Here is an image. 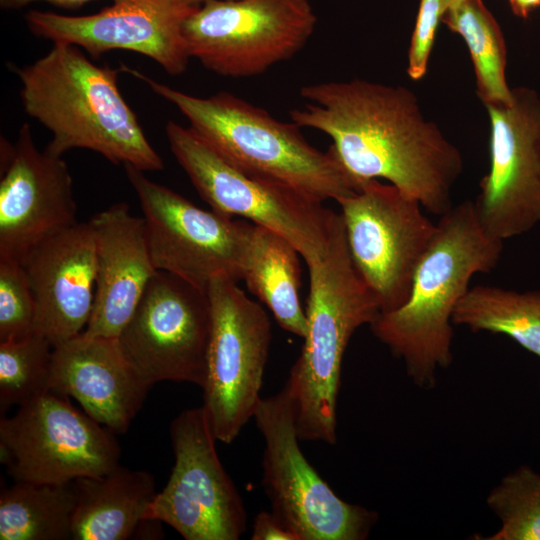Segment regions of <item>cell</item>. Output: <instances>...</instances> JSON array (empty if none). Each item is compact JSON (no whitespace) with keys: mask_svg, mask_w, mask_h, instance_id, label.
Instances as JSON below:
<instances>
[{"mask_svg":"<svg viewBox=\"0 0 540 540\" xmlns=\"http://www.w3.org/2000/svg\"><path fill=\"white\" fill-rule=\"evenodd\" d=\"M35 301V331L54 346L81 334L92 315L97 253L92 227L77 222L35 247L22 263Z\"/></svg>","mask_w":540,"mask_h":540,"instance_id":"18","label":"cell"},{"mask_svg":"<svg viewBox=\"0 0 540 540\" xmlns=\"http://www.w3.org/2000/svg\"><path fill=\"white\" fill-rule=\"evenodd\" d=\"M175 462L144 519L174 528L186 540H238L247 512L224 469L203 407L186 409L170 425Z\"/></svg>","mask_w":540,"mask_h":540,"instance_id":"13","label":"cell"},{"mask_svg":"<svg viewBox=\"0 0 540 540\" xmlns=\"http://www.w3.org/2000/svg\"><path fill=\"white\" fill-rule=\"evenodd\" d=\"M10 69L21 84L24 111L52 134L48 153L62 157L87 149L114 165L144 172L164 168L119 90L121 67L97 65L79 47L59 43L34 62Z\"/></svg>","mask_w":540,"mask_h":540,"instance_id":"2","label":"cell"},{"mask_svg":"<svg viewBox=\"0 0 540 540\" xmlns=\"http://www.w3.org/2000/svg\"><path fill=\"white\" fill-rule=\"evenodd\" d=\"M188 1H190L194 5L199 6V5H201V4H203V3L207 2V1H210V0H188Z\"/></svg>","mask_w":540,"mask_h":540,"instance_id":"34","label":"cell"},{"mask_svg":"<svg viewBox=\"0 0 540 540\" xmlns=\"http://www.w3.org/2000/svg\"><path fill=\"white\" fill-rule=\"evenodd\" d=\"M452 323L473 332L505 334L540 358V290L470 287L457 304Z\"/></svg>","mask_w":540,"mask_h":540,"instance_id":"24","label":"cell"},{"mask_svg":"<svg viewBox=\"0 0 540 540\" xmlns=\"http://www.w3.org/2000/svg\"><path fill=\"white\" fill-rule=\"evenodd\" d=\"M53 345L34 331L0 342V410L21 405L49 390Z\"/></svg>","mask_w":540,"mask_h":540,"instance_id":"26","label":"cell"},{"mask_svg":"<svg viewBox=\"0 0 540 540\" xmlns=\"http://www.w3.org/2000/svg\"><path fill=\"white\" fill-rule=\"evenodd\" d=\"M152 386L124 355L118 339L81 333L53 347L49 388L72 397L115 434H124Z\"/></svg>","mask_w":540,"mask_h":540,"instance_id":"19","label":"cell"},{"mask_svg":"<svg viewBox=\"0 0 540 540\" xmlns=\"http://www.w3.org/2000/svg\"><path fill=\"white\" fill-rule=\"evenodd\" d=\"M308 269L307 333L284 387L300 440L334 444L345 349L354 332L381 310L353 264L340 213L327 252Z\"/></svg>","mask_w":540,"mask_h":540,"instance_id":"5","label":"cell"},{"mask_svg":"<svg viewBox=\"0 0 540 540\" xmlns=\"http://www.w3.org/2000/svg\"><path fill=\"white\" fill-rule=\"evenodd\" d=\"M237 283L218 275L207 290L212 330L202 407L217 441L225 444L255 415L272 338L266 311Z\"/></svg>","mask_w":540,"mask_h":540,"instance_id":"10","label":"cell"},{"mask_svg":"<svg viewBox=\"0 0 540 540\" xmlns=\"http://www.w3.org/2000/svg\"><path fill=\"white\" fill-rule=\"evenodd\" d=\"M353 264L381 312L407 300L417 266L436 231L413 197L371 179L336 201Z\"/></svg>","mask_w":540,"mask_h":540,"instance_id":"11","label":"cell"},{"mask_svg":"<svg viewBox=\"0 0 540 540\" xmlns=\"http://www.w3.org/2000/svg\"><path fill=\"white\" fill-rule=\"evenodd\" d=\"M170 151L200 197L215 212L240 216L290 242L307 266L327 252L339 214L323 203L237 168L190 126H165Z\"/></svg>","mask_w":540,"mask_h":540,"instance_id":"6","label":"cell"},{"mask_svg":"<svg viewBox=\"0 0 540 540\" xmlns=\"http://www.w3.org/2000/svg\"><path fill=\"white\" fill-rule=\"evenodd\" d=\"M74 483L15 482L0 495V540H70Z\"/></svg>","mask_w":540,"mask_h":540,"instance_id":"23","label":"cell"},{"mask_svg":"<svg viewBox=\"0 0 540 540\" xmlns=\"http://www.w3.org/2000/svg\"><path fill=\"white\" fill-rule=\"evenodd\" d=\"M510 8L517 17L526 19L532 11L540 7V0H508Z\"/></svg>","mask_w":540,"mask_h":540,"instance_id":"32","label":"cell"},{"mask_svg":"<svg viewBox=\"0 0 540 540\" xmlns=\"http://www.w3.org/2000/svg\"><path fill=\"white\" fill-rule=\"evenodd\" d=\"M252 540H298L272 512H259L252 526Z\"/></svg>","mask_w":540,"mask_h":540,"instance_id":"30","label":"cell"},{"mask_svg":"<svg viewBox=\"0 0 540 540\" xmlns=\"http://www.w3.org/2000/svg\"><path fill=\"white\" fill-rule=\"evenodd\" d=\"M196 8L188 0H112L94 14L30 10L24 20L34 36L53 44L75 45L94 58L113 50L135 52L179 76L191 59L183 25Z\"/></svg>","mask_w":540,"mask_h":540,"instance_id":"16","label":"cell"},{"mask_svg":"<svg viewBox=\"0 0 540 540\" xmlns=\"http://www.w3.org/2000/svg\"><path fill=\"white\" fill-rule=\"evenodd\" d=\"M211 330L208 293L176 275L158 271L117 339L149 385L176 381L202 388Z\"/></svg>","mask_w":540,"mask_h":540,"instance_id":"14","label":"cell"},{"mask_svg":"<svg viewBox=\"0 0 540 540\" xmlns=\"http://www.w3.org/2000/svg\"><path fill=\"white\" fill-rule=\"evenodd\" d=\"M122 68L173 104L199 136L244 172L321 203L338 201L358 188L332 149L323 152L312 146L302 135V128L291 120L280 121L229 92L194 96L136 69Z\"/></svg>","mask_w":540,"mask_h":540,"instance_id":"4","label":"cell"},{"mask_svg":"<svg viewBox=\"0 0 540 540\" xmlns=\"http://www.w3.org/2000/svg\"><path fill=\"white\" fill-rule=\"evenodd\" d=\"M95 236L97 282L92 315L83 333L117 338L132 317L156 269L145 221L118 202L89 220Z\"/></svg>","mask_w":540,"mask_h":540,"instance_id":"20","label":"cell"},{"mask_svg":"<svg viewBox=\"0 0 540 540\" xmlns=\"http://www.w3.org/2000/svg\"><path fill=\"white\" fill-rule=\"evenodd\" d=\"M539 388H540V385H539Z\"/></svg>","mask_w":540,"mask_h":540,"instance_id":"35","label":"cell"},{"mask_svg":"<svg viewBox=\"0 0 540 540\" xmlns=\"http://www.w3.org/2000/svg\"><path fill=\"white\" fill-rule=\"evenodd\" d=\"M115 433L51 389L0 419V458L15 482L62 484L119 465Z\"/></svg>","mask_w":540,"mask_h":540,"instance_id":"9","label":"cell"},{"mask_svg":"<svg viewBox=\"0 0 540 540\" xmlns=\"http://www.w3.org/2000/svg\"><path fill=\"white\" fill-rule=\"evenodd\" d=\"M442 22L465 41L476 75L477 94L484 105L511 103L505 38L483 1L461 0L445 10Z\"/></svg>","mask_w":540,"mask_h":540,"instance_id":"25","label":"cell"},{"mask_svg":"<svg viewBox=\"0 0 540 540\" xmlns=\"http://www.w3.org/2000/svg\"><path fill=\"white\" fill-rule=\"evenodd\" d=\"M299 93L304 104L290 111V120L328 135L357 187L382 178L434 215L452 208L462 155L410 89L352 79L304 85Z\"/></svg>","mask_w":540,"mask_h":540,"instance_id":"1","label":"cell"},{"mask_svg":"<svg viewBox=\"0 0 540 540\" xmlns=\"http://www.w3.org/2000/svg\"><path fill=\"white\" fill-rule=\"evenodd\" d=\"M145 221L153 263L207 292L211 280L243 279L252 223L204 210L174 190L123 165Z\"/></svg>","mask_w":540,"mask_h":540,"instance_id":"12","label":"cell"},{"mask_svg":"<svg viewBox=\"0 0 540 540\" xmlns=\"http://www.w3.org/2000/svg\"><path fill=\"white\" fill-rule=\"evenodd\" d=\"M254 418L265 442L262 485L281 522L298 540L366 539L377 513L342 500L308 462L285 387L262 398Z\"/></svg>","mask_w":540,"mask_h":540,"instance_id":"7","label":"cell"},{"mask_svg":"<svg viewBox=\"0 0 540 540\" xmlns=\"http://www.w3.org/2000/svg\"><path fill=\"white\" fill-rule=\"evenodd\" d=\"M36 301L22 263L0 260V342L35 331Z\"/></svg>","mask_w":540,"mask_h":540,"instance_id":"28","label":"cell"},{"mask_svg":"<svg viewBox=\"0 0 540 540\" xmlns=\"http://www.w3.org/2000/svg\"><path fill=\"white\" fill-rule=\"evenodd\" d=\"M502 250L503 241L480 225L473 201L452 206L436 224L405 303L380 312L369 325L374 336L404 362L415 385L433 387L437 369L450 365L453 312L472 277L494 269Z\"/></svg>","mask_w":540,"mask_h":540,"instance_id":"3","label":"cell"},{"mask_svg":"<svg viewBox=\"0 0 540 540\" xmlns=\"http://www.w3.org/2000/svg\"><path fill=\"white\" fill-rule=\"evenodd\" d=\"M444 12L445 0L419 2L407 56V73L412 80H420L427 72L436 31Z\"/></svg>","mask_w":540,"mask_h":540,"instance_id":"29","label":"cell"},{"mask_svg":"<svg viewBox=\"0 0 540 540\" xmlns=\"http://www.w3.org/2000/svg\"><path fill=\"white\" fill-rule=\"evenodd\" d=\"M505 105L485 106L490 119V168L473 201L487 234L505 240L540 223V97L512 89Z\"/></svg>","mask_w":540,"mask_h":540,"instance_id":"15","label":"cell"},{"mask_svg":"<svg viewBox=\"0 0 540 540\" xmlns=\"http://www.w3.org/2000/svg\"><path fill=\"white\" fill-rule=\"evenodd\" d=\"M298 255L286 239L252 223L242 280L282 329L304 338L307 317L299 298Z\"/></svg>","mask_w":540,"mask_h":540,"instance_id":"22","label":"cell"},{"mask_svg":"<svg viewBox=\"0 0 540 540\" xmlns=\"http://www.w3.org/2000/svg\"><path fill=\"white\" fill-rule=\"evenodd\" d=\"M461 0H445V10L449 7H452L458 4Z\"/></svg>","mask_w":540,"mask_h":540,"instance_id":"33","label":"cell"},{"mask_svg":"<svg viewBox=\"0 0 540 540\" xmlns=\"http://www.w3.org/2000/svg\"><path fill=\"white\" fill-rule=\"evenodd\" d=\"M316 23L309 0H210L186 19L183 37L206 69L248 78L297 55Z\"/></svg>","mask_w":540,"mask_h":540,"instance_id":"8","label":"cell"},{"mask_svg":"<svg viewBox=\"0 0 540 540\" xmlns=\"http://www.w3.org/2000/svg\"><path fill=\"white\" fill-rule=\"evenodd\" d=\"M487 505L501 522L487 540H540V474L522 465L492 489Z\"/></svg>","mask_w":540,"mask_h":540,"instance_id":"27","label":"cell"},{"mask_svg":"<svg viewBox=\"0 0 540 540\" xmlns=\"http://www.w3.org/2000/svg\"><path fill=\"white\" fill-rule=\"evenodd\" d=\"M73 483V540L131 538L157 493L149 472L120 465L102 476L82 477Z\"/></svg>","mask_w":540,"mask_h":540,"instance_id":"21","label":"cell"},{"mask_svg":"<svg viewBox=\"0 0 540 540\" xmlns=\"http://www.w3.org/2000/svg\"><path fill=\"white\" fill-rule=\"evenodd\" d=\"M93 0H0L3 10H16L34 2H46L53 6L64 9H76Z\"/></svg>","mask_w":540,"mask_h":540,"instance_id":"31","label":"cell"},{"mask_svg":"<svg viewBox=\"0 0 540 540\" xmlns=\"http://www.w3.org/2000/svg\"><path fill=\"white\" fill-rule=\"evenodd\" d=\"M76 223L72 176L62 157L39 150L28 123L14 143L1 138L0 260L23 263Z\"/></svg>","mask_w":540,"mask_h":540,"instance_id":"17","label":"cell"}]
</instances>
